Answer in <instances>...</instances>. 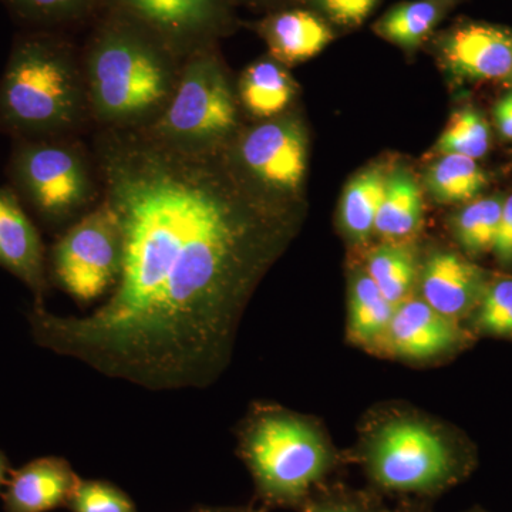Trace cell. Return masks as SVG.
Segmentation results:
<instances>
[{"label": "cell", "instance_id": "obj_5", "mask_svg": "<svg viewBox=\"0 0 512 512\" xmlns=\"http://www.w3.org/2000/svg\"><path fill=\"white\" fill-rule=\"evenodd\" d=\"M9 178L20 201L47 225L72 220L94 197L86 158L63 136L16 140Z\"/></svg>", "mask_w": 512, "mask_h": 512}, {"label": "cell", "instance_id": "obj_3", "mask_svg": "<svg viewBox=\"0 0 512 512\" xmlns=\"http://www.w3.org/2000/svg\"><path fill=\"white\" fill-rule=\"evenodd\" d=\"M180 74L140 37L109 33L87 60L89 107L101 124L116 130L151 126L163 114Z\"/></svg>", "mask_w": 512, "mask_h": 512}, {"label": "cell", "instance_id": "obj_33", "mask_svg": "<svg viewBox=\"0 0 512 512\" xmlns=\"http://www.w3.org/2000/svg\"><path fill=\"white\" fill-rule=\"evenodd\" d=\"M13 468L10 464L8 456L0 450V493H2L5 485L8 484L10 474H12Z\"/></svg>", "mask_w": 512, "mask_h": 512}, {"label": "cell", "instance_id": "obj_28", "mask_svg": "<svg viewBox=\"0 0 512 512\" xmlns=\"http://www.w3.org/2000/svg\"><path fill=\"white\" fill-rule=\"evenodd\" d=\"M379 0H316L320 9L340 25H359Z\"/></svg>", "mask_w": 512, "mask_h": 512}, {"label": "cell", "instance_id": "obj_15", "mask_svg": "<svg viewBox=\"0 0 512 512\" xmlns=\"http://www.w3.org/2000/svg\"><path fill=\"white\" fill-rule=\"evenodd\" d=\"M265 37L276 62L295 64L322 52L332 40V32L312 13L293 10L269 20Z\"/></svg>", "mask_w": 512, "mask_h": 512}, {"label": "cell", "instance_id": "obj_20", "mask_svg": "<svg viewBox=\"0 0 512 512\" xmlns=\"http://www.w3.org/2000/svg\"><path fill=\"white\" fill-rule=\"evenodd\" d=\"M366 272L387 301L400 305L416 284V252L403 241L384 242L370 252Z\"/></svg>", "mask_w": 512, "mask_h": 512}, {"label": "cell", "instance_id": "obj_34", "mask_svg": "<svg viewBox=\"0 0 512 512\" xmlns=\"http://www.w3.org/2000/svg\"><path fill=\"white\" fill-rule=\"evenodd\" d=\"M188 512H258L251 508H215V507H195Z\"/></svg>", "mask_w": 512, "mask_h": 512}, {"label": "cell", "instance_id": "obj_35", "mask_svg": "<svg viewBox=\"0 0 512 512\" xmlns=\"http://www.w3.org/2000/svg\"><path fill=\"white\" fill-rule=\"evenodd\" d=\"M501 101H503L505 106H508L510 109H512V93L507 94V96H505L504 99H501Z\"/></svg>", "mask_w": 512, "mask_h": 512}, {"label": "cell", "instance_id": "obj_14", "mask_svg": "<svg viewBox=\"0 0 512 512\" xmlns=\"http://www.w3.org/2000/svg\"><path fill=\"white\" fill-rule=\"evenodd\" d=\"M386 338L397 355L427 359L454 348L461 333L453 319L441 315L423 299H407L394 309Z\"/></svg>", "mask_w": 512, "mask_h": 512}, {"label": "cell", "instance_id": "obj_10", "mask_svg": "<svg viewBox=\"0 0 512 512\" xmlns=\"http://www.w3.org/2000/svg\"><path fill=\"white\" fill-rule=\"evenodd\" d=\"M440 56L444 67L457 79L468 82L510 79L512 30L466 23L441 40Z\"/></svg>", "mask_w": 512, "mask_h": 512}, {"label": "cell", "instance_id": "obj_31", "mask_svg": "<svg viewBox=\"0 0 512 512\" xmlns=\"http://www.w3.org/2000/svg\"><path fill=\"white\" fill-rule=\"evenodd\" d=\"M23 12L32 16H52L66 12L77 0H12Z\"/></svg>", "mask_w": 512, "mask_h": 512}, {"label": "cell", "instance_id": "obj_27", "mask_svg": "<svg viewBox=\"0 0 512 512\" xmlns=\"http://www.w3.org/2000/svg\"><path fill=\"white\" fill-rule=\"evenodd\" d=\"M478 328L495 336H512V278L495 279L485 286L478 302Z\"/></svg>", "mask_w": 512, "mask_h": 512}, {"label": "cell", "instance_id": "obj_19", "mask_svg": "<svg viewBox=\"0 0 512 512\" xmlns=\"http://www.w3.org/2000/svg\"><path fill=\"white\" fill-rule=\"evenodd\" d=\"M458 0H414L390 10L376 32L394 45L414 49L433 32Z\"/></svg>", "mask_w": 512, "mask_h": 512}, {"label": "cell", "instance_id": "obj_37", "mask_svg": "<svg viewBox=\"0 0 512 512\" xmlns=\"http://www.w3.org/2000/svg\"><path fill=\"white\" fill-rule=\"evenodd\" d=\"M508 80H510V82L512 84V73H511L510 79H508Z\"/></svg>", "mask_w": 512, "mask_h": 512}, {"label": "cell", "instance_id": "obj_25", "mask_svg": "<svg viewBox=\"0 0 512 512\" xmlns=\"http://www.w3.org/2000/svg\"><path fill=\"white\" fill-rule=\"evenodd\" d=\"M491 133L487 120L480 111L466 107L456 111L446 130L437 141L436 151L441 156L456 154L478 160L490 150Z\"/></svg>", "mask_w": 512, "mask_h": 512}, {"label": "cell", "instance_id": "obj_29", "mask_svg": "<svg viewBox=\"0 0 512 512\" xmlns=\"http://www.w3.org/2000/svg\"><path fill=\"white\" fill-rule=\"evenodd\" d=\"M305 512H383L370 500L349 495H329L306 507Z\"/></svg>", "mask_w": 512, "mask_h": 512}, {"label": "cell", "instance_id": "obj_12", "mask_svg": "<svg viewBox=\"0 0 512 512\" xmlns=\"http://www.w3.org/2000/svg\"><path fill=\"white\" fill-rule=\"evenodd\" d=\"M79 481L66 458H35L10 474L2 493L3 511L49 512L67 507Z\"/></svg>", "mask_w": 512, "mask_h": 512}, {"label": "cell", "instance_id": "obj_26", "mask_svg": "<svg viewBox=\"0 0 512 512\" xmlns=\"http://www.w3.org/2000/svg\"><path fill=\"white\" fill-rule=\"evenodd\" d=\"M66 508L72 512H138L134 501L116 484L83 478Z\"/></svg>", "mask_w": 512, "mask_h": 512}, {"label": "cell", "instance_id": "obj_8", "mask_svg": "<svg viewBox=\"0 0 512 512\" xmlns=\"http://www.w3.org/2000/svg\"><path fill=\"white\" fill-rule=\"evenodd\" d=\"M121 262L119 224L103 202L57 239L50 251V276L77 302L89 303L113 291Z\"/></svg>", "mask_w": 512, "mask_h": 512}, {"label": "cell", "instance_id": "obj_9", "mask_svg": "<svg viewBox=\"0 0 512 512\" xmlns=\"http://www.w3.org/2000/svg\"><path fill=\"white\" fill-rule=\"evenodd\" d=\"M247 173L271 191L292 192L306 170V137L293 119L266 121L248 131L238 147Z\"/></svg>", "mask_w": 512, "mask_h": 512}, {"label": "cell", "instance_id": "obj_11", "mask_svg": "<svg viewBox=\"0 0 512 512\" xmlns=\"http://www.w3.org/2000/svg\"><path fill=\"white\" fill-rule=\"evenodd\" d=\"M0 266L45 303L49 281L39 231L10 187H0Z\"/></svg>", "mask_w": 512, "mask_h": 512}, {"label": "cell", "instance_id": "obj_16", "mask_svg": "<svg viewBox=\"0 0 512 512\" xmlns=\"http://www.w3.org/2000/svg\"><path fill=\"white\" fill-rule=\"evenodd\" d=\"M423 215V195L413 175L404 170L387 175L375 232L387 241H402L419 231Z\"/></svg>", "mask_w": 512, "mask_h": 512}, {"label": "cell", "instance_id": "obj_17", "mask_svg": "<svg viewBox=\"0 0 512 512\" xmlns=\"http://www.w3.org/2000/svg\"><path fill=\"white\" fill-rule=\"evenodd\" d=\"M239 92L252 116L271 119L289 106L295 96V83L281 63L259 60L245 70Z\"/></svg>", "mask_w": 512, "mask_h": 512}, {"label": "cell", "instance_id": "obj_24", "mask_svg": "<svg viewBox=\"0 0 512 512\" xmlns=\"http://www.w3.org/2000/svg\"><path fill=\"white\" fill-rule=\"evenodd\" d=\"M504 198H477L461 208L454 217L453 228L458 244L470 255L493 251Z\"/></svg>", "mask_w": 512, "mask_h": 512}, {"label": "cell", "instance_id": "obj_36", "mask_svg": "<svg viewBox=\"0 0 512 512\" xmlns=\"http://www.w3.org/2000/svg\"><path fill=\"white\" fill-rule=\"evenodd\" d=\"M402 512H423L421 510H409V511H402Z\"/></svg>", "mask_w": 512, "mask_h": 512}, {"label": "cell", "instance_id": "obj_23", "mask_svg": "<svg viewBox=\"0 0 512 512\" xmlns=\"http://www.w3.org/2000/svg\"><path fill=\"white\" fill-rule=\"evenodd\" d=\"M140 18L171 33L187 35L207 28L217 15V0H124Z\"/></svg>", "mask_w": 512, "mask_h": 512}, {"label": "cell", "instance_id": "obj_32", "mask_svg": "<svg viewBox=\"0 0 512 512\" xmlns=\"http://www.w3.org/2000/svg\"><path fill=\"white\" fill-rule=\"evenodd\" d=\"M495 121H497L501 136L512 140V109L505 106L501 100L495 107Z\"/></svg>", "mask_w": 512, "mask_h": 512}, {"label": "cell", "instance_id": "obj_21", "mask_svg": "<svg viewBox=\"0 0 512 512\" xmlns=\"http://www.w3.org/2000/svg\"><path fill=\"white\" fill-rule=\"evenodd\" d=\"M427 190L441 204H461L477 200L488 185V175L473 158L446 154L430 165Z\"/></svg>", "mask_w": 512, "mask_h": 512}, {"label": "cell", "instance_id": "obj_22", "mask_svg": "<svg viewBox=\"0 0 512 512\" xmlns=\"http://www.w3.org/2000/svg\"><path fill=\"white\" fill-rule=\"evenodd\" d=\"M394 309L373 279L357 275L350 288L349 335L360 345H373L386 338Z\"/></svg>", "mask_w": 512, "mask_h": 512}, {"label": "cell", "instance_id": "obj_4", "mask_svg": "<svg viewBox=\"0 0 512 512\" xmlns=\"http://www.w3.org/2000/svg\"><path fill=\"white\" fill-rule=\"evenodd\" d=\"M241 456L258 493L272 507H299L333 466L322 437L306 421L282 410L262 409L242 431Z\"/></svg>", "mask_w": 512, "mask_h": 512}, {"label": "cell", "instance_id": "obj_18", "mask_svg": "<svg viewBox=\"0 0 512 512\" xmlns=\"http://www.w3.org/2000/svg\"><path fill=\"white\" fill-rule=\"evenodd\" d=\"M387 174L372 167L353 178L343 192L340 220L350 239L366 241L375 232L377 212L382 204Z\"/></svg>", "mask_w": 512, "mask_h": 512}, {"label": "cell", "instance_id": "obj_30", "mask_svg": "<svg viewBox=\"0 0 512 512\" xmlns=\"http://www.w3.org/2000/svg\"><path fill=\"white\" fill-rule=\"evenodd\" d=\"M493 252L497 256L498 262L505 268L512 266V194L504 198Z\"/></svg>", "mask_w": 512, "mask_h": 512}, {"label": "cell", "instance_id": "obj_6", "mask_svg": "<svg viewBox=\"0 0 512 512\" xmlns=\"http://www.w3.org/2000/svg\"><path fill=\"white\" fill-rule=\"evenodd\" d=\"M238 124L237 103L220 63L198 56L185 64L163 114L148 130L184 150L218 151Z\"/></svg>", "mask_w": 512, "mask_h": 512}, {"label": "cell", "instance_id": "obj_2", "mask_svg": "<svg viewBox=\"0 0 512 512\" xmlns=\"http://www.w3.org/2000/svg\"><path fill=\"white\" fill-rule=\"evenodd\" d=\"M86 80L70 57L45 42H26L0 79V131L20 138L62 137L82 121Z\"/></svg>", "mask_w": 512, "mask_h": 512}, {"label": "cell", "instance_id": "obj_7", "mask_svg": "<svg viewBox=\"0 0 512 512\" xmlns=\"http://www.w3.org/2000/svg\"><path fill=\"white\" fill-rule=\"evenodd\" d=\"M370 480L394 494L440 493L463 476L453 448L424 424L396 420L370 441L365 453Z\"/></svg>", "mask_w": 512, "mask_h": 512}, {"label": "cell", "instance_id": "obj_1", "mask_svg": "<svg viewBox=\"0 0 512 512\" xmlns=\"http://www.w3.org/2000/svg\"><path fill=\"white\" fill-rule=\"evenodd\" d=\"M97 160L123 242L119 281L87 316L33 302V342L151 392L205 389L228 365L284 222L237 183L218 151L184 150L147 127L109 128Z\"/></svg>", "mask_w": 512, "mask_h": 512}, {"label": "cell", "instance_id": "obj_13", "mask_svg": "<svg viewBox=\"0 0 512 512\" xmlns=\"http://www.w3.org/2000/svg\"><path fill=\"white\" fill-rule=\"evenodd\" d=\"M487 284L480 266L454 252H434L421 272L423 301L453 320L476 308Z\"/></svg>", "mask_w": 512, "mask_h": 512}]
</instances>
